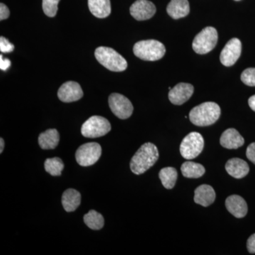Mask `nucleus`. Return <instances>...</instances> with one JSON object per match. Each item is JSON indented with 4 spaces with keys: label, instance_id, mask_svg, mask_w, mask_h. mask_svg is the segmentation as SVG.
<instances>
[{
    "label": "nucleus",
    "instance_id": "obj_1",
    "mask_svg": "<svg viewBox=\"0 0 255 255\" xmlns=\"http://www.w3.org/2000/svg\"><path fill=\"white\" fill-rule=\"evenodd\" d=\"M159 158L158 149L151 142L143 144L132 156L130 167L132 173L140 175L145 173Z\"/></svg>",
    "mask_w": 255,
    "mask_h": 255
},
{
    "label": "nucleus",
    "instance_id": "obj_2",
    "mask_svg": "<svg viewBox=\"0 0 255 255\" xmlns=\"http://www.w3.org/2000/svg\"><path fill=\"white\" fill-rule=\"evenodd\" d=\"M221 116V108L215 102H208L193 108L189 112L191 123L197 127H209L216 123Z\"/></svg>",
    "mask_w": 255,
    "mask_h": 255
},
{
    "label": "nucleus",
    "instance_id": "obj_3",
    "mask_svg": "<svg viewBox=\"0 0 255 255\" xmlns=\"http://www.w3.org/2000/svg\"><path fill=\"white\" fill-rule=\"evenodd\" d=\"M95 55L99 63L111 71L122 72L127 68V60L113 48L99 47L95 50Z\"/></svg>",
    "mask_w": 255,
    "mask_h": 255
},
{
    "label": "nucleus",
    "instance_id": "obj_4",
    "mask_svg": "<svg viewBox=\"0 0 255 255\" xmlns=\"http://www.w3.org/2000/svg\"><path fill=\"white\" fill-rule=\"evenodd\" d=\"M166 49L164 44L157 40L137 42L133 46L135 56L146 61H156L163 58Z\"/></svg>",
    "mask_w": 255,
    "mask_h": 255
},
{
    "label": "nucleus",
    "instance_id": "obj_5",
    "mask_svg": "<svg viewBox=\"0 0 255 255\" xmlns=\"http://www.w3.org/2000/svg\"><path fill=\"white\" fill-rule=\"evenodd\" d=\"M219 36L216 28L208 26L199 32L193 41L192 48L198 54H206L214 49Z\"/></svg>",
    "mask_w": 255,
    "mask_h": 255
},
{
    "label": "nucleus",
    "instance_id": "obj_6",
    "mask_svg": "<svg viewBox=\"0 0 255 255\" xmlns=\"http://www.w3.org/2000/svg\"><path fill=\"white\" fill-rule=\"evenodd\" d=\"M111 130V124L107 119L100 116H93L82 126L81 132L84 137L97 138L107 135Z\"/></svg>",
    "mask_w": 255,
    "mask_h": 255
},
{
    "label": "nucleus",
    "instance_id": "obj_7",
    "mask_svg": "<svg viewBox=\"0 0 255 255\" xmlns=\"http://www.w3.org/2000/svg\"><path fill=\"white\" fill-rule=\"evenodd\" d=\"M204 147V137L198 132H191L180 145V153L184 159H192L200 155Z\"/></svg>",
    "mask_w": 255,
    "mask_h": 255
},
{
    "label": "nucleus",
    "instance_id": "obj_8",
    "mask_svg": "<svg viewBox=\"0 0 255 255\" xmlns=\"http://www.w3.org/2000/svg\"><path fill=\"white\" fill-rule=\"evenodd\" d=\"M102 155V147L97 142H87L79 147L75 153L77 162L82 167L95 164Z\"/></svg>",
    "mask_w": 255,
    "mask_h": 255
},
{
    "label": "nucleus",
    "instance_id": "obj_9",
    "mask_svg": "<svg viewBox=\"0 0 255 255\" xmlns=\"http://www.w3.org/2000/svg\"><path fill=\"white\" fill-rule=\"evenodd\" d=\"M109 105L114 115L121 119H128L133 112L130 101L121 94H112L109 97Z\"/></svg>",
    "mask_w": 255,
    "mask_h": 255
},
{
    "label": "nucleus",
    "instance_id": "obj_10",
    "mask_svg": "<svg viewBox=\"0 0 255 255\" xmlns=\"http://www.w3.org/2000/svg\"><path fill=\"white\" fill-rule=\"evenodd\" d=\"M241 53V41L237 38H233L223 48L220 55V60L225 66H233L239 59Z\"/></svg>",
    "mask_w": 255,
    "mask_h": 255
},
{
    "label": "nucleus",
    "instance_id": "obj_11",
    "mask_svg": "<svg viewBox=\"0 0 255 255\" xmlns=\"http://www.w3.org/2000/svg\"><path fill=\"white\" fill-rule=\"evenodd\" d=\"M155 12V4L148 0H137L130 7V14L137 21L150 19Z\"/></svg>",
    "mask_w": 255,
    "mask_h": 255
},
{
    "label": "nucleus",
    "instance_id": "obj_12",
    "mask_svg": "<svg viewBox=\"0 0 255 255\" xmlns=\"http://www.w3.org/2000/svg\"><path fill=\"white\" fill-rule=\"evenodd\" d=\"M58 97L62 102L70 103L80 100L83 97V91L78 82L69 81L60 87Z\"/></svg>",
    "mask_w": 255,
    "mask_h": 255
},
{
    "label": "nucleus",
    "instance_id": "obj_13",
    "mask_svg": "<svg viewBox=\"0 0 255 255\" xmlns=\"http://www.w3.org/2000/svg\"><path fill=\"white\" fill-rule=\"evenodd\" d=\"M194 86L191 84H177L169 92V100L174 105H182L191 98L194 93Z\"/></svg>",
    "mask_w": 255,
    "mask_h": 255
},
{
    "label": "nucleus",
    "instance_id": "obj_14",
    "mask_svg": "<svg viewBox=\"0 0 255 255\" xmlns=\"http://www.w3.org/2000/svg\"><path fill=\"white\" fill-rule=\"evenodd\" d=\"M226 206L228 211L238 219H242L248 214V204L246 200L241 196H228L226 199Z\"/></svg>",
    "mask_w": 255,
    "mask_h": 255
},
{
    "label": "nucleus",
    "instance_id": "obj_15",
    "mask_svg": "<svg viewBox=\"0 0 255 255\" xmlns=\"http://www.w3.org/2000/svg\"><path fill=\"white\" fill-rule=\"evenodd\" d=\"M220 142L225 148L234 150L244 145L245 140L236 129L228 128L223 132Z\"/></svg>",
    "mask_w": 255,
    "mask_h": 255
},
{
    "label": "nucleus",
    "instance_id": "obj_16",
    "mask_svg": "<svg viewBox=\"0 0 255 255\" xmlns=\"http://www.w3.org/2000/svg\"><path fill=\"white\" fill-rule=\"evenodd\" d=\"M215 199L216 192L214 188L208 184H202L194 191V202L204 207H207L212 204Z\"/></svg>",
    "mask_w": 255,
    "mask_h": 255
},
{
    "label": "nucleus",
    "instance_id": "obj_17",
    "mask_svg": "<svg viewBox=\"0 0 255 255\" xmlns=\"http://www.w3.org/2000/svg\"><path fill=\"white\" fill-rule=\"evenodd\" d=\"M226 169L231 177L242 179L248 175L250 167L246 161L240 158H232L228 161Z\"/></svg>",
    "mask_w": 255,
    "mask_h": 255
},
{
    "label": "nucleus",
    "instance_id": "obj_18",
    "mask_svg": "<svg viewBox=\"0 0 255 255\" xmlns=\"http://www.w3.org/2000/svg\"><path fill=\"white\" fill-rule=\"evenodd\" d=\"M167 11L174 19L185 17L190 11L189 1L188 0H171L167 5Z\"/></svg>",
    "mask_w": 255,
    "mask_h": 255
},
{
    "label": "nucleus",
    "instance_id": "obj_19",
    "mask_svg": "<svg viewBox=\"0 0 255 255\" xmlns=\"http://www.w3.org/2000/svg\"><path fill=\"white\" fill-rule=\"evenodd\" d=\"M81 204V194L78 191L68 189L64 191L62 196V204L67 212H73Z\"/></svg>",
    "mask_w": 255,
    "mask_h": 255
},
{
    "label": "nucleus",
    "instance_id": "obj_20",
    "mask_svg": "<svg viewBox=\"0 0 255 255\" xmlns=\"http://www.w3.org/2000/svg\"><path fill=\"white\" fill-rule=\"evenodd\" d=\"M59 142V132L56 129H48L38 136V144L43 150H53Z\"/></svg>",
    "mask_w": 255,
    "mask_h": 255
},
{
    "label": "nucleus",
    "instance_id": "obj_21",
    "mask_svg": "<svg viewBox=\"0 0 255 255\" xmlns=\"http://www.w3.org/2000/svg\"><path fill=\"white\" fill-rule=\"evenodd\" d=\"M88 6L92 14L97 18L107 17L112 11L110 0H88Z\"/></svg>",
    "mask_w": 255,
    "mask_h": 255
},
{
    "label": "nucleus",
    "instance_id": "obj_22",
    "mask_svg": "<svg viewBox=\"0 0 255 255\" xmlns=\"http://www.w3.org/2000/svg\"><path fill=\"white\" fill-rule=\"evenodd\" d=\"M181 171L184 177L198 179L205 174L206 169L202 164L188 161L182 164Z\"/></svg>",
    "mask_w": 255,
    "mask_h": 255
},
{
    "label": "nucleus",
    "instance_id": "obj_23",
    "mask_svg": "<svg viewBox=\"0 0 255 255\" xmlns=\"http://www.w3.org/2000/svg\"><path fill=\"white\" fill-rule=\"evenodd\" d=\"M177 171L174 167H164L159 171V177L162 185L167 189H171L175 186L177 179Z\"/></svg>",
    "mask_w": 255,
    "mask_h": 255
},
{
    "label": "nucleus",
    "instance_id": "obj_24",
    "mask_svg": "<svg viewBox=\"0 0 255 255\" xmlns=\"http://www.w3.org/2000/svg\"><path fill=\"white\" fill-rule=\"evenodd\" d=\"M84 222L90 229L98 231L105 226L103 216L95 210H91L84 216Z\"/></svg>",
    "mask_w": 255,
    "mask_h": 255
},
{
    "label": "nucleus",
    "instance_id": "obj_25",
    "mask_svg": "<svg viewBox=\"0 0 255 255\" xmlns=\"http://www.w3.org/2000/svg\"><path fill=\"white\" fill-rule=\"evenodd\" d=\"M63 160L59 157H53L46 159L44 163L45 169L48 173L52 176L61 175L62 171L64 169Z\"/></svg>",
    "mask_w": 255,
    "mask_h": 255
},
{
    "label": "nucleus",
    "instance_id": "obj_26",
    "mask_svg": "<svg viewBox=\"0 0 255 255\" xmlns=\"http://www.w3.org/2000/svg\"><path fill=\"white\" fill-rule=\"evenodd\" d=\"M60 0H43V11L46 16L54 17L58 11V5Z\"/></svg>",
    "mask_w": 255,
    "mask_h": 255
},
{
    "label": "nucleus",
    "instance_id": "obj_27",
    "mask_svg": "<svg viewBox=\"0 0 255 255\" xmlns=\"http://www.w3.org/2000/svg\"><path fill=\"white\" fill-rule=\"evenodd\" d=\"M241 80L245 85L250 87H255V68L246 69L241 74Z\"/></svg>",
    "mask_w": 255,
    "mask_h": 255
},
{
    "label": "nucleus",
    "instance_id": "obj_28",
    "mask_svg": "<svg viewBox=\"0 0 255 255\" xmlns=\"http://www.w3.org/2000/svg\"><path fill=\"white\" fill-rule=\"evenodd\" d=\"M14 49V46L4 37L0 38V50L1 53H11Z\"/></svg>",
    "mask_w": 255,
    "mask_h": 255
},
{
    "label": "nucleus",
    "instance_id": "obj_29",
    "mask_svg": "<svg viewBox=\"0 0 255 255\" xmlns=\"http://www.w3.org/2000/svg\"><path fill=\"white\" fill-rule=\"evenodd\" d=\"M246 155L248 159L255 164V142H253L247 148Z\"/></svg>",
    "mask_w": 255,
    "mask_h": 255
},
{
    "label": "nucleus",
    "instance_id": "obj_30",
    "mask_svg": "<svg viewBox=\"0 0 255 255\" xmlns=\"http://www.w3.org/2000/svg\"><path fill=\"white\" fill-rule=\"evenodd\" d=\"M9 10L7 6L3 3L0 4V20L6 19L9 16Z\"/></svg>",
    "mask_w": 255,
    "mask_h": 255
},
{
    "label": "nucleus",
    "instance_id": "obj_31",
    "mask_svg": "<svg viewBox=\"0 0 255 255\" xmlns=\"http://www.w3.org/2000/svg\"><path fill=\"white\" fill-rule=\"evenodd\" d=\"M247 248L248 251L251 254L255 253V234L252 235L247 242Z\"/></svg>",
    "mask_w": 255,
    "mask_h": 255
},
{
    "label": "nucleus",
    "instance_id": "obj_32",
    "mask_svg": "<svg viewBox=\"0 0 255 255\" xmlns=\"http://www.w3.org/2000/svg\"><path fill=\"white\" fill-rule=\"evenodd\" d=\"M11 65V61L9 59H3L2 55H0V68L3 71H6L8 68H9Z\"/></svg>",
    "mask_w": 255,
    "mask_h": 255
},
{
    "label": "nucleus",
    "instance_id": "obj_33",
    "mask_svg": "<svg viewBox=\"0 0 255 255\" xmlns=\"http://www.w3.org/2000/svg\"><path fill=\"white\" fill-rule=\"evenodd\" d=\"M248 104H249L250 107H251L252 110L255 112V95L252 96L251 98L249 99Z\"/></svg>",
    "mask_w": 255,
    "mask_h": 255
},
{
    "label": "nucleus",
    "instance_id": "obj_34",
    "mask_svg": "<svg viewBox=\"0 0 255 255\" xmlns=\"http://www.w3.org/2000/svg\"><path fill=\"white\" fill-rule=\"evenodd\" d=\"M4 148V141L2 137L0 138V153H2Z\"/></svg>",
    "mask_w": 255,
    "mask_h": 255
},
{
    "label": "nucleus",
    "instance_id": "obj_35",
    "mask_svg": "<svg viewBox=\"0 0 255 255\" xmlns=\"http://www.w3.org/2000/svg\"><path fill=\"white\" fill-rule=\"evenodd\" d=\"M235 1H241V0H235Z\"/></svg>",
    "mask_w": 255,
    "mask_h": 255
}]
</instances>
